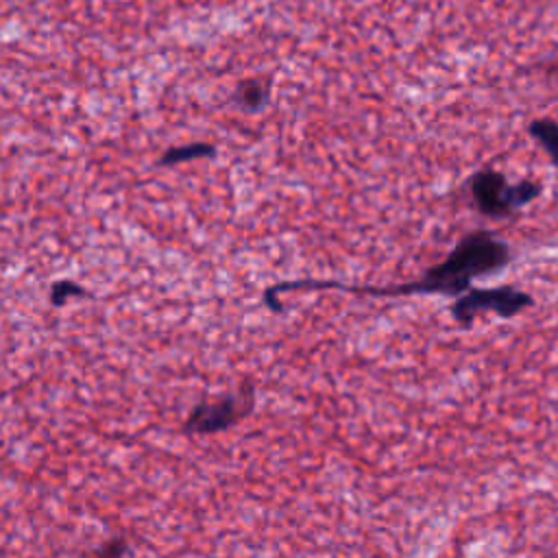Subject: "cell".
Instances as JSON below:
<instances>
[{
  "mask_svg": "<svg viewBox=\"0 0 558 558\" xmlns=\"http://www.w3.org/2000/svg\"><path fill=\"white\" fill-rule=\"evenodd\" d=\"M255 405V388L253 384H242V388L233 395H225L214 401H201L192 408L187 418L181 425L183 434H218L238 423H242Z\"/></svg>",
  "mask_w": 558,
  "mask_h": 558,
  "instance_id": "3",
  "label": "cell"
},
{
  "mask_svg": "<svg viewBox=\"0 0 558 558\" xmlns=\"http://www.w3.org/2000/svg\"><path fill=\"white\" fill-rule=\"evenodd\" d=\"M87 294L89 292L81 283L70 281V279H61L50 286V303L52 305H63L70 296H87Z\"/></svg>",
  "mask_w": 558,
  "mask_h": 558,
  "instance_id": "8",
  "label": "cell"
},
{
  "mask_svg": "<svg viewBox=\"0 0 558 558\" xmlns=\"http://www.w3.org/2000/svg\"><path fill=\"white\" fill-rule=\"evenodd\" d=\"M530 305H532V296L523 290H517L514 286L469 288L453 301L451 314L458 323H471L482 312H493L510 318Z\"/></svg>",
  "mask_w": 558,
  "mask_h": 558,
  "instance_id": "4",
  "label": "cell"
},
{
  "mask_svg": "<svg viewBox=\"0 0 558 558\" xmlns=\"http://www.w3.org/2000/svg\"><path fill=\"white\" fill-rule=\"evenodd\" d=\"M530 135L547 153L551 163L558 166V122L551 118H536L530 122Z\"/></svg>",
  "mask_w": 558,
  "mask_h": 558,
  "instance_id": "5",
  "label": "cell"
},
{
  "mask_svg": "<svg viewBox=\"0 0 558 558\" xmlns=\"http://www.w3.org/2000/svg\"><path fill=\"white\" fill-rule=\"evenodd\" d=\"M510 262V246L490 231H471L458 240L451 253L432 266L423 279L377 288V296L388 294H462L477 277L493 275Z\"/></svg>",
  "mask_w": 558,
  "mask_h": 558,
  "instance_id": "1",
  "label": "cell"
},
{
  "mask_svg": "<svg viewBox=\"0 0 558 558\" xmlns=\"http://www.w3.org/2000/svg\"><path fill=\"white\" fill-rule=\"evenodd\" d=\"M216 153L214 144L207 142H190L183 146H172L166 153H161L159 163L161 166H177V163H187L194 159H203V157H211Z\"/></svg>",
  "mask_w": 558,
  "mask_h": 558,
  "instance_id": "6",
  "label": "cell"
},
{
  "mask_svg": "<svg viewBox=\"0 0 558 558\" xmlns=\"http://www.w3.org/2000/svg\"><path fill=\"white\" fill-rule=\"evenodd\" d=\"M471 198L477 211L490 218H506L517 209L530 205L541 194V183L523 179L510 183L504 172L495 168H482L471 177Z\"/></svg>",
  "mask_w": 558,
  "mask_h": 558,
  "instance_id": "2",
  "label": "cell"
},
{
  "mask_svg": "<svg viewBox=\"0 0 558 558\" xmlns=\"http://www.w3.org/2000/svg\"><path fill=\"white\" fill-rule=\"evenodd\" d=\"M233 98H235L238 107L253 111V109H259L268 100V87L257 78H246V81L238 83Z\"/></svg>",
  "mask_w": 558,
  "mask_h": 558,
  "instance_id": "7",
  "label": "cell"
},
{
  "mask_svg": "<svg viewBox=\"0 0 558 558\" xmlns=\"http://www.w3.org/2000/svg\"><path fill=\"white\" fill-rule=\"evenodd\" d=\"M129 543L124 536H111L94 549V558H124Z\"/></svg>",
  "mask_w": 558,
  "mask_h": 558,
  "instance_id": "9",
  "label": "cell"
}]
</instances>
